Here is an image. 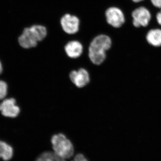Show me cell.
I'll return each mask as SVG.
<instances>
[{"instance_id": "obj_1", "label": "cell", "mask_w": 161, "mask_h": 161, "mask_svg": "<svg viewBox=\"0 0 161 161\" xmlns=\"http://www.w3.org/2000/svg\"><path fill=\"white\" fill-rule=\"evenodd\" d=\"M112 43L111 37L107 35H98L93 38L88 47L89 57L92 63L97 65L103 63L106 58V52L111 48Z\"/></svg>"}, {"instance_id": "obj_2", "label": "cell", "mask_w": 161, "mask_h": 161, "mask_svg": "<svg viewBox=\"0 0 161 161\" xmlns=\"http://www.w3.org/2000/svg\"><path fill=\"white\" fill-rule=\"evenodd\" d=\"M47 36L46 27L40 24H34L24 29L19 38L20 46L26 49L37 46L39 42H42Z\"/></svg>"}, {"instance_id": "obj_3", "label": "cell", "mask_w": 161, "mask_h": 161, "mask_svg": "<svg viewBox=\"0 0 161 161\" xmlns=\"http://www.w3.org/2000/svg\"><path fill=\"white\" fill-rule=\"evenodd\" d=\"M53 151L61 158L65 160L73 158L75 156V149L71 141L63 133L54 134L51 138Z\"/></svg>"}, {"instance_id": "obj_4", "label": "cell", "mask_w": 161, "mask_h": 161, "mask_svg": "<svg viewBox=\"0 0 161 161\" xmlns=\"http://www.w3.org/2000/svg\"><path fill=\"white\" fill-rule=\"evenodd\" d=\"M105 16L107 23L115 29L121 28L125 23V13L117 6H112L108 8L105 12Z\"/></svg>"}, {"instance_id": "obj_5", "label": "cell", "mask_w": 161, "mask_h": 161, "mask_svg": "<svg viewBox=\"0 0 161 161\" xmlns=\"http://www.w3.org/2000/svg\"><path fill=\"white\" fill-rule=\"evenodd\" d=\"M131 16L132 24L136 28L147 27L149 25L152 18L150 10L143 6L136 8L132 11Z\"/></svg>"}, {"instance_id": "obj_6", "label": "cell", "mask_w": 161, "mask_h": 161, "mask_svg": "<svg viewBox=\"0 0 161 161\" xmlns=\"http://www.w3.org/2000/svg\"><path fill=\"white\" fill-rule=\"evenodd\" d=\"M60 26L64 32L69 35L77 34L80 29V20L77 16L67 13L60 19Z\"/></svg>"}, {"instance_id": "obj_7", "label": "cell", "mask_w": 161, "mask_h": 161, "mask_svg": "<svg viewBox=\"0 0 161 161\" xmlns=\"http://www.w3.org/2000/svg\"><path fill=\"white\" fill-rule=\"evenodd\" d=\"M0 111L3 115L10 118H15L19 114V108L16 105L14 98H9L3 101L0 103Z\"/></svg>"}, {"instance_id": "obj_8", "label": "cell", "mask_w": 161, "mask_h": 161, "mask_svg": "<svg viewBox=\"0 0 161 161\" xmlns=\"http://www.w3.org/2000/svg\"><path fill=\"white\" fill-rule=\"evenodd\" d=\"M69 78L73 83L79 88L86 86L90 82V75L88 72L84 69L81 68L78 71H72Z\"/></svg>"}, {"instance_id": "obj_9", "label": "cell", "mask_w": 161, "mask_h": 161, "mask_svg": "<svg viewBox=\"0 0 161 161\" xmlns=\"http://www.w3.org/2000/svg\"><path fill=\"white\" fill-rule=\"evenodd\" d=\"M64 49L66 54L69 58H78L83 53V44L79 40H72L65 44Z\"/></svg>"}, {"instance_id": "obj_10", "label": "cell", "mask_w": 161, "mask_h": 161, "mask_svg": "<svg viewBox=\"0 0 161 161\" xmlns=\"http://www.w3.org/2000/svg\"><path fill=\"white\" fill-rule=\"evenodd\" d=\"M147 42L154 47L161 46V29L153 28L149 30L146 36Z\"/></svg>"}, {"instance_id": "obj_11", "label": "cell", "mask_w": 161, "mask_h": 161, "mask_svg": "<svg viewBox=\"0 0 161 161\" xmlns=\"http://www.w3.org/2000/svg\"><path fill=\"white\" fill-rule=\"evenodd\" d=\"M13 155L12 147L5 142L0 141V158L5 161H8L11 159Z\"/></svg>"}, {"instance_id": "obj_12", "label": "cell", "mask_w": 161, "mask_h": 161, "mask_svg": "<svg viewBox=\"0 0 161 161\" xmlns=\"http://www.w3.org/2000/svg\"><path fill=\"white\" fill-rule=\"evenodd\" d=\"M36 161H66L56 154L53 151L47 150L40 154Z\"/></svg>"}, {"instance_id": "obj_13", "label": "cell", "mask_w": 161, "mask_h": 161, "mask_svg": "<svg viewBox=\"0 0 161 161\" xmlns=\"http://www.w3.org/2000/svg\"><path fill=\"white\" fill-rule=\"evenodd\" d=\"M8 86L6 82L0 80V100L4 99L7 94Z\"/></svg>"}, {"instance_id": "obj_14", "label": "cell", "mask_w": 161, "mask_h": 161, "mask_svg": "<svg viewBox=\"0 0 161 161\" xmlns=\"http://www.w3.org/2000/svg\"><path fill=\"white\" fill-rule=\"evenodd\" d=\"M73 159L70 161H89L85 156L81 153H78L74 156Z\"/></svg>"}, {"instance_id": "obj_15", "label": "cell", "mask_w": 161, "mask_h": 161, "mask_svg": "<svg viewBox=\"0 0 161 161\" xmlns=\"http://www.w3.org/2000/svg\"><path fill=\"white\" fill-rule=\"evenodd\" d=\"M153 6L156 8L161 9V0H150Z\"/></svg>"}, {"instance_id": "obj_16", "label": "cell", "mask_w": 161, "mask_h": 161, "mask_svg": "<svg viewBox=\"0 0 161 161\" xmlns=\"http://www.w3.org/2000/svg\"><path fill=\"white\" fill-rule=\"evenodd\" d=\"M156 19L157 22L159 25L161 26V9L160 10L157 14L156 15Z\"/></svg>"}, {"instance_id": "obj_17", "label": "cell", "mask_w": 161, "mask_h": 161, "mask_svg": "<svg viewBox=\"0 0 161 161\" xmlns=\"http://www.w3.org/2000/svg\"><path fill=\"white\" fill-rule=\"evenodd\" d=\"M132 2H133V3H141V2H143L144 0H131Z\"/></svg>"}, {"instance_id": "obj_18", "label": "cell", "mask_w": 161, "mask_h": 161, "mask_svg": "<svg viewBox=\"0 0 161 161\" xmlns=\"http://www.w3.org/2000/svg\"><path fill=\"white\" fill-rule=\"evenodd\" d=\"M3 71V65H2V63H1V61H0V75L2 74V72Z\"/></svg>"}]
</instances>
